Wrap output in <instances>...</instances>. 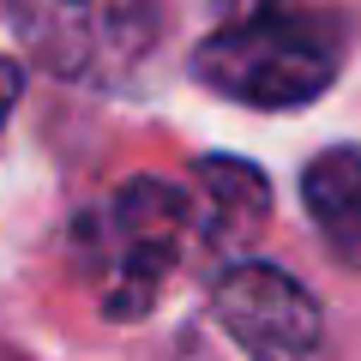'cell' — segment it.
<instances>
[{"label":"cell","instance_id":"cell-5","mask_svg":"<svg viewBox=\"0 0 361 361\" xmlns=\"http://www.w3.org/2000/svg\"><path fill=\"white\" fill-rule=\"evenodd\" d=\"M301 199L331 259L361 271V145H331L313 157L301 169Z\"/></svg>","mask_w":361,"mask_h":361},{"label":"cell","instance_id":"cell-6","mask_svg":"<svg viewBox=\"0 0 361 361\" xmlns=\"http://www.w3.org/2000/svg\"><path fill=\"white\" fill-rule=\"evenodd\" d=\"M193 187H199L193 217H205V235L217 247H235L241 235H253L265 223V211H271L265 175L253 163H241V157H205L193 169Z\"/></svg>","mask_w":361,"mask_h":361},{"label":"cell","instance_id":"cell-2","mask_svg":"<svg viewBox=\"0 0 361 361\" xmlns=\"http://www.w3.org/2000/svg\"><path fill=\"white\" fill-rule=\"evenodd\" d=\"M187 229H193V199L157 175H133L103 199L90 223V259L109 319H145L157 307L163 277L180 265Z\"/></svg>","mask_w":361,"mask_h":361},{"label":"cell","instance_id":"cell-7","mask_svg":"<svg viewBox=\"0 0 361 361\" xmlns=\"http://www.w3.org/2000/svg\"><path fill=\"white\" fill-rule=\"evenodd\" d=\"M18 90H25V73H18V61L0 54V127H6V115L18 109Z\"/></svg>","mask_w":361,"mask_h":361},{"label":"cell","instance_id":"cell-8","mask_svg":"<svg viewBox=\"0 0 361 361\" xmlns=\"http://www.w3.org/2000/svg\"><path fill=\"white\" fill-rule=\"evenodd\" d=\"M223 18H253V13H271V6H283V0H211Z\"/></svg>","mask_w":361,"mask_h":361},{"label":"cell","instance_id":"cell-3","mask_svg":"<svg viewBox=\"0 0 361 361\" xmlns=\"http://www.w3.org/2000/svg\"><path fill=\"white\" fill-rule=\"evenodd\" d=\"M25 49L73 85H127L157 49V0H6Z\"/></svg>","mask_w":361,"mask_h":361},{"label":"cell","instance_id":"cell-4","mask_svg":"<svg viewBox=\"0 0 361 361\" xmlns=\"http://www.w3.org/2000/svg\"><path fill=\"white\" fill-rule=\"evenodd\" d=\"M223 331L247 361H331L325 355V313L307 289L277 265H235L211 289Z\"/></svg>","mask_w":361,"mask_h":361},{"label":"cell","instance_id":"cell-1","mask_svg":"<svg viewBox=\"0 0 361 361\" xmlns=\"http://www.w3.org/2000/svg\"><path fill=\"white\" fill-rule=\"evenodd\" d=\"M349 49V25L337 13L271 6L253 18H229L217 37L193 49V78L247 109H301L337 85Z\"/></svg>","mask_w":361,"mask_h":361}]
</instances>
